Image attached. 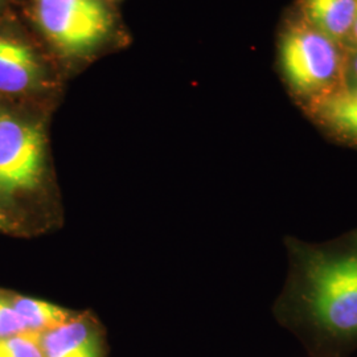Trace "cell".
Listing matches in <instances>:
<instances>
[{"label":"cell","instance_id":"obj_1","mask_svg":"<svg viewBox=\"0 0 357 357\" xmlns=\"http://www.w3.org/2000/svg\"><path fill=\"white\" fill-rule=\"evenodd\" d=\"M289 270L273 305L280 326L310 357L357 351V228L326 243L283 238Z\"/></svg>","mask_w":357,"mask_h":357},{"label":"cell","instance_id":"obj_2","mask_svg":"<svg viewBox=\"0 0 357 357\" xmlns=\"http://www.w3.org/2000/svg\"><path fill=\"white\" fill-rule=\"evenodd\" d=\"M344 48L311 26L294 8L282 17L277 65L282 82L303 114L342 89Z\"/></svg>","mask_w":357,"mask_h":357},{"label":"cell","instance_id":"obj_3","mask_svg":"<svg viewBox=\"0 0 357 357\" xmlns=\"http://www.w3.org/2000/svg\"><path fill=\"white\" fill-rule=\"evenodd\" d=\"M31 13L52 48L69 59L98 51L114 32V15L102 0H31Z\"/></svg>","mask_w":357,"mask_h":357},{"label":"cell","instance_id":"obj_4","mask_svg":"<svg viewBox=\"0 0 357 357\" xmlns=\"http://www.w3.org/2000/svg\"><path fill=\"white\" fill-rule=\"evenodd\" d=\"M47 142L43 128L0 110V196L35 191L45 171Z\"/></svg>","mask_w":357,"mask_h":357},{"label":"cell","instance_id":"obj_5","mask_svg":"<svg viewBox=\"0 0 357 357\" xmlns=\"http://www.w3.org/2000/svg\"><path fill=\"white\" fill-rule=\"evenodd\" d=\"M44 357H106V339L98 321L75 314L64 323L40 333Z\"/></svg>","mask_w":357,"mask_h":357},{"label":"cell","instance_id":"obj_6","mask_svg":"<svg viewBox=\"0 0 357 357\" xmlns=\"http://www.w3.org/2000/svg\"><path fill=\"white\" fill-rule=\"evenodd\" d=\"M43 78V65L28 44L0 36V94L24 96L38 89Z\"/></svg>","mask_w":357,"mask_h":357},{"label":"cell","instance_id":"obj_7","mask_svg":"<svg viewBox=\"0 0 357 357\" xmlns=\"http://www.w3.org/2000/svg\"><path fill=\"white\" fill-rule=\"evenodd\" d=\"M305 116L324 138L357 151V89L336 91Z\"/></svg>","mask_w":357,"mask_h":357},{"label":"cell","instance_id":"obj_8","mask_svg":"<svg viewBox=\"0 0 357 357\" xmlns=\"http://www.w3.org/2000/svg\"><path fill=\"white\" fill-rule=\"evenodd\" d=\"M294 10L344 48L356 13V0H295Z\"/></svg>","mask_w":357,"mask_h":357},{"label":"cell","instance_id":"obj_9","mask_svg":"<svg viewBox=\"0 0 357 357\" xmlns=\"http://www.w3.org/2000/svg\"><path fill=\"white\" fill-rule=\"evenodd\" d=\"M13 302L28 332L41 333L51 330L76 314L75 311L51 302L17 294H13Z\"/></svg>","mask_w":357,"mask_h":357},{"label":"cell","instance_id":"obj_10","mask_svg":"<svg viewBox=\"0 0 357 357\" xmlns=\"http://www.w3.org/2000/svg\"><path fill=\"white\" fill-rule=\"evenodd\" d=\"M0 357H44L40 333L22 332L0 337Z\"/></svg>","mask_w":357,"mask_h":357},{"label":"cell","instance_id":"obj_11","mask_svg":"<svg viewBox=\"0 0 357 357\" xmlns=\"http://www.w3.org/2000/svg\"><path fill=\"white\" fill-rule=\"evenodd\" d=\"M26 331L24 323L17 315L13 302V294L0 291V337Z\"/></svg>","mask_w":357,"mask_h":357},{"label":"cell","instance_id":"obj_12","mask_svg":"<svg viewBox=\"0 0 357 357\" xmlns=\"http://www.w3.org/2000/svg\"><path fill=\"white\" fill-rule=\"evenodd\" d=\"M342 89H357V48L354 51L345 53L344 73H343Z\"/></svg>","mask_w":357,"mask_h":357},{"label":"cell","instance_id":"obj_13","mask_svg":"<svg viewBox=\"0 0 357 357\" xmlns=\"http://www.w3.org/2000/svg\"><path fill=\"white\" fill-rule=\"evenodd\" d=\"M16 229H17V224L13 221V217L4 211V208L0 206V230L1 231H15Z\"/></svg>","mask_w":357,"mask_h":357},{"label":"cell","instance_id":"obj_14","mask_svg":"<svg viewBox=\"0 0 357 357\" xmlns=\"http://www.w3.org/2000/svg\"><path fill=\"white\" fill-rule=\"evenodd\" d=\"M357 48V0H356V13H355V19H354V26L351 29L349 38L344 44V52H351Z\"/></svg>","mask_w":357,"mask_h":357},{"label":"cell","instance_id":"obj_15","mask_svg":"<svg viewBox=\"0 0 357 357\" xmlns=\"http://www.w3.org/2000/svg\"><path fill=\"white\" fill-rule=\"evenodd\" d=\"M105 3H107V4H110V3H114V1H118V0H102Z\"/></svg>","mask_w":357,"mask_h":357}]
</instances>
